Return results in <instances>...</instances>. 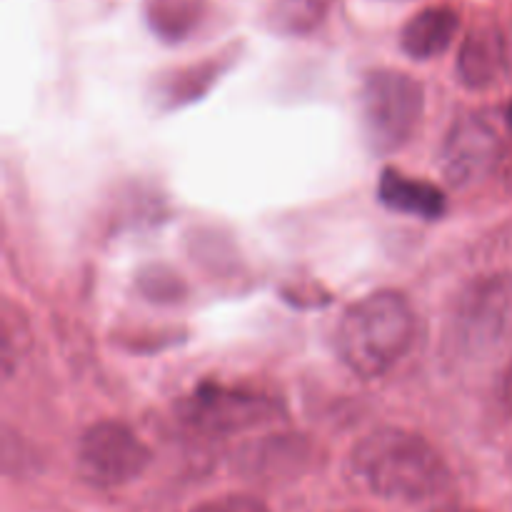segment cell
<instances>
[{"instance_id":"cell-3","label":"cell","mask_w":512,"mask_h":512,"mask_svg":"<svg viewBox=\"0 0 512 512\" xmlns=\"http://www.w3.org/2000/svg\"><path fill=\"white\" fill-rule=\"evenodd\" d=\"M425 88L403 70L378 68L360 85V123L370 153L390 155L413 140L423 123Z\"/></svg>"},{"instance_id":"cell-14","label":"cell","mask_w":512,"mask_h":512,"mask_svg":"<svg viewBox=\"0 0 512 512\" xmlns=\"http://www.w3.org/2000/svg\"><path fill=\"white\" fill-rule=\"evenodd\" d=\"M335 0H270L265 5V28L283 38H308L318 33L333 13Z\"/></svg>"},{"instance_id":"cell-5","label":"cell","mask_w":512,"mask_h":512,"mask_svg":"<svg viewBox=\"0 0 512 512\" xmlns=\"http://www.w3.org/2000/svg\"><path fill=\"white\" fill-rule=\"evenodd\" d=\"M450 340L463 355H488L512 343V275H485L455 300Z\"/></svg>"},{"instance_id":"cell-2","label":"cell","mask_w":512,"mask_h":512,"mask_svg":"<svg viewBox=\"0 0 512 512\" xmlns=\"http://www.w3.org/2000/svg\"><path fill=\"white\" fill-rule=\"evenodd\" d=\"M418 335V315L403 293L380 290L350 305L335 328V350L363 380L388 375L403 363Z\"/></svg>"},{"instance_id":"cell-1","label":"cell","mask_w":512,"mask_h":512,"mask_svg":"<svg viewBox=\"0 0 512 512\" xmlns=\"http://www.w3.org/2000/svg\"><path fill=\"white\" fill-rule=\"evenodd\" d=\"M353 478L368 493L398 503H425L450 488L448 463L423 435L405 428H378L350 453Z\"/></svg>"},{"instance_id":"cell-9","label":"cell","mask_w":512,"mask_h":512,"mask_svg":"<svg viewBox=\"0 0 512 512\" xmlns=\"http://www.w3.org/2000/svg\"><path fill=\"white\" fill-rule=\"evenodd\" d=\"M235 60H238V45H230V48L195 60V63L163 70L150 83V100L160 113H175V110L188 108V105L203 100L223 80Z\"/></svg>"},{"instance_id":"cell-8","label":"cell","mask_w":512,"mask_h":512,"mask_svg":"<svg viewBox=\"0 0 512 512\" xmlns=\"http://www.w3.org/2000/svg\"><path fill=\"white\" fill-rule=\"evenodd\" d=\"M318 460V448L303 435H268L235 450L233 468L250 483L280 485L298 480Z\"/></svg>"},{"instance_id":"cell-11","label":"cell","mask_w":512,"mask_h":512,"mask_svg":"<svg viewBox=\"0 0 512 512\" xmlns=\"http://www.w3.org/2000/svg\"><path fill=\"white\" fill-rule=\"evenodd\" d=\"M378 200L393 213L430 220V223L448 213V198L438 185L413 178L398 168H385L380 173Z\"/></svg>"},{"instance_id":"cell-15","label":"cell","mask_w":512,"mask_h":512,"mask_svg":"<svg viewBox=\"0 0 512 512\" xmlns=\"http://www.w3.org/2000/svg\"><path fill=\"white\" fill-rule=\"evenodd\" d=\"M0 358H3V375L5 380L13 378L15 365L23 358L25 348L30 345L28 323L23 315H18L15 305L10 300L3 303V318H0Z\"/></svg>"},{"instance_id":"cell-18","label":"cell","mask_w":512,"mask_h":512,"mask_svg":"<svg viewBox=\"0 0 512 512\" xmlns=\"http://www.w3.org/2000/svg\"><path fill=\"white\" fill-rule=\"evenodd\" d=\"M503 403L512 413V365L508 373H505V380H503Z\"/></svg>"},{"instance_id":"cell-4","label":"cell","mask_w":512,"mask_h":512,"mask_svg":"<svg viewBox=\"0 0 512 512\" xmlns=\"http://www.w3.org/2000/svg\"><path fill=\"white\" fill-rule=\"evenodd\" d=\"M175 413L203 435H240L283 418V400L255 385L203 380L180 395Z\"/></svg>"},{"instance_id":"cell-6","label":"cell","mask_w":512,"mask_h":512,"mask_svg":"<svg viewBox=\"0 0 512 512\" xmlns=\"http://www.w3.org/2000/svg\"><path fill=\"white\" fill-rule=\"evenodd\" d=\"M153 463V453L133 428L118 420L90 425L78 445L80 478L100 490L123 488Z\"/></svg>"},{"instance_id":"cell-7","label":"cell","mask_w":512,"mask_h":512,"mask_svg":"<svg viewBox=\"0 0 512 512\" xmlns=\"http://www.w3.org/2000/svg\"><path fill=\"white\" fill-rule=\"evenodd\" d=\"M503 143L490 118L480 113H465L455 118L440 148V168L453 188L483 180L498 165Z\"/></svg>"},{"instance_id":"cell-20","label":"cell","mask_w":512,"mask_h":512,"mask_svg":"<svg viewBox=\"0 0 512 512\" xmlns=\"http://www.w3.org/2000/svg\"><path fill=\"white\" fill-rule=\"evenodd\" d=\"M508 125L512 128V103L508 105Z\"/></svg>"},{"instance_id":"cell-13","label":"cell","mask_w":512,"mask_h":512,"mask_svg":"<svg viewBox=\"0 0 512 512\" xmlns=\"http://www.w3.org/2000/svg\"><path fill=\"white\" fill-rule=\"evenodd\" d=\"M210 0H143V20L165 45L188 43L210 18Z\"/></svg>"},{"instance_id":"cell-16","label":"cell","mask_w":512,"mask_h":512,"mask_svg":"<svg viewBox=\"0 0 512 512\" xmlns=\"http://www.w3.org/2000/svg\"><path fill=\"white\" fill-rule=\"evenodd\" d=\"M138 290L143 293L145 300L160 305H173L185 300V283L180 280V275L175 270H170L168 265H148L138 273Z\"/></svg>"},{"instance_id":"cell-17","label":"cell","mask_w":512,"mask_h":512,"mask_svg":"<svg viewBox=\"0 0 512 512\" xmlns=\"http://www.w3.org/2000/svg\"><path fill=\"white\" fill-rule=\"evenodd\" d=\"M190 512H270L268 503L255 495L233 493V495H220V498L205 500V503L195 505Z\"/></svg>"},{"instance_id":"cell-12","label":"cell","mask_w":512,"mask_h":512,"mask_svg":"<svg viewBox=\"0 0 512 512\" xmlns=\"http://www.w3.org/2000/svg\"><path fill=\"white\" fill-rule=\"evenodd\" d=\"M460 30V13L450 5L418 10L400 30V48L413 60H433L453 45Z\"/></svg>"},{"instance_id":"cell-10","label":"cell","mask_w":512,"mask_h":512,"mask_svg":"<svg viewBox=\"0 0 512 512\" xmlns=\"http://www.w3.org/2000/svg\"><path fill=\"white\" fill-rule=\"evenodd\" d=\"M455 68H458V78L465 88H490L505 70V38L498 25H473L465 33Z\"/></svg>"},{"instance_id":"cell-19","label":"cell","mask_w":512,"mask_h":512,"mask_svg":"<svg viewBox=\"0 0 512 512\" xmlns=\"http://www.w3.org/2000/svg\"><path fill=\"white\" fill-rule=\"evenodd\" d=\"M440 512H478V510H468V508H448V510H440Z\"/></svg>"}]
</instances>
